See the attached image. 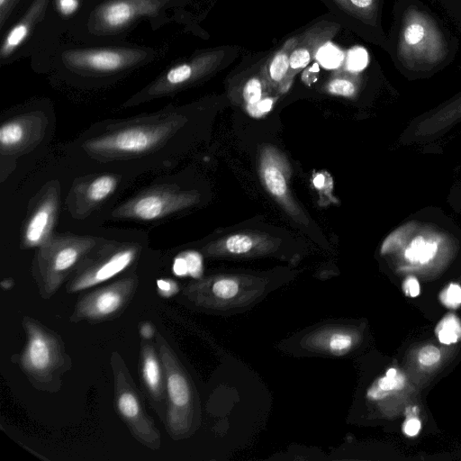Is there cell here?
<instances>
[{
    "label": "cell",
    "instance_id": "obj_1",
    "mask_svg": "<svg viewBox=\"0 0 461 461\" xmlns=\"http://www.w3.org/2000/svg\"><path fill=\"white\" fill-rule=\"evenodd\" d=\"M387 45L400 74L415 81L430 78L448 67L458 52L459 40L421 0H398Z\"/></svg>",
    "mask_w": 461,
    "mask_h": 461
},
{
    "label": "cell",
    "instance_id": "obj_2",
    "mask_svg": "<svg viewBox=\"0 0 461 461\" xmlns=\"http://www.w3.org/2000/svg\"><path fill=\"white\" fill-rule=\"evenodd\" d=\"M461 249V228L437 206L412 212L384 239L381 256H394L404 269H421Z\"/></svg>",
    "mask_w": 461,
    "mask_h": 461
},
{
    "label": "cell",
    "instance_id": "obj_3",
    "mask_svg": "<svg viewBox=\"0 0 461 461\" xmlns=\"http://www.w3.org/2000/svg\"><path fill=\"white\" fill-rule=\"evenodd\" d=\"M22 327L25 345L21 354L14 356L31 384L37 390L56 393L60 390L63 375L72 368V359L62 338L56 331L31 316H24Z\"/></svg>",
    "mask_w": 461,
    "mask_h": 461
},
{
    "label": "cell",
    "instance_id": "obj_4",
    "mask_svg": "<svg viewBox=\"0 0 461 461\" xmlns=\"http://www.w3.org/2000/svg\"><path fill=\"white\" fill-rule=\"evenodd\" d=\"M99 243L92 236L52 234L38 248L32 266L41 297L46 300L52 297Z\"/></svg>",
    "mask_w": 461,
    "mask_h": 461
},
{
    "label": "cell",
    "instance_id": "obj_5",
    "mask_svg": "<svg viewBox=\"0 0 461 461\" xmlns=\"http://www.w3.org/2000/svg\"><path fill=\"white\" fill-rule=\"evenodd\" d=\"M180 115H158L124 124L85 143L87 152L106 158L141 155L161 146L183 124Z\"/></svg>",
    "mask_w": 461,
    "mask_h": 461
},
{
    "label": "cell",
    "instance_id": "obj_6",
    "mask_svg": "<svg viewBox=\"0 0 461 461\" xmlns=\"http://www.w3.org/2000/svg\"><path fill=\"white\" fill-rule=\"evenodd\" d=\"M110 365L113 375L116 411L137 441L151 450L159 449L160 432L147 412L143 396L136 387L123 358L117 351L112 353Z\"/></svg>",
    "mask_w": 461,
    "mask_h": 461
},
{
    "label": "cell",
    "instance_id": "obj_7",
    "mask_svg": "<svg viewBox=\"0 0 461 461\" xmlns=\"http://www.w3.org/2000/svg\"><path fill=\"white\" fill-rule=\"evenodd\" d=\"M163 366L167 408L165 428L174 440L184 438L194 424V393L191 382L174 350L161 333L155 336Z\"/></svg>",
    "mask_w": 461,
    "mask_h": 461
},
{
    "label": "cell",
    "instance_id": "obj_8",
    "mask_svg": "<svg viewBox=\"0 0 461 461\" xmlns=\"http://www.w3.org/2000/svg\"><path fill=\"white\" fill-rule=\"evenodd\" d=\"M140 249L136 243L100 242L84 258L68 280L66 292L76 294L112 279L137 260Z\"/></svg>",
    "mask_w": 461,
    "mask_h": 461
},
{
    "label": "cell",
    "instance_id": "obj_9",
    "mask_svg": "<svg viewBox=\"0 0 461 461\" xmlns=\"http://www.w3.org/2000/svg\"><path fill=\"white\" fill-rule=\"evenodd\" d=\"M139 283V276L131 273L81 295L70 321L100 323L120 317L136 294Z\"/></svg>",
    "mask_w": 461,
    "mask_h": 461
},
{
    "label": "cell",
    "instance_id": "obj_10",
    "mask_svg": "<svg viewBox=\"0 0 461 461\" xmlns=\"http://www.w3.org/2000/svg\"><path fill=\"white\" fill-rule=\"evenodd\" d=\"M198 202L194 192L172 185H157L118 206L113 215L120 219L154 221L182 211Z\"/></svg>",
    "mask_w": 461,
    "mask_h": 461
},
{
    "label": "cell",
    "instance_id": "obj_11",
    "mask_svg": "<svg viewBox=\"0 0 461 461\" xmlns=\"http://www.w3.org/2000/svg\"><path fill=\"white\" fill-rule=\"evenodd\" d=\"M461 122V90L410 121L400 134V146H425L446 136Z\"/></svg>",
    "mask_w": 461,
    "mask_h": 461
},
{
    "label": "cell",
    "instance_id": "obj_12",
    "mask_svg": "<svg viewBox=\"0 0 461 461\" xmlns=\"http://www.w3.org/2000/svg\"><path fill=\"white\" fill-rule=\"evenodd\" d=\"M59 187L49 184L32 204L22 232L24 249L39 248L52 235L59 209Z\"/></svg>",
    "mask_w": 461,
    "mask_h": 461
},
{
    "label": "cell",
    "instance_id": "obj_13",
    "mask_svg": "<svg viewBox=\"0 0 461 461\" xmlns=\"http://www.w3.org/2000/svg\"><path fill=\"white\" fill-rule=\"evenodd\" d=\"M259 173L265 188L284 209L299 221L304 220L290 192L291 167L285 155L274 147L264 148L260 154Z\"/></svg>",
    "mask_w": 461,
    "mask_h": 461
},
{
    "label": "cell",
    "instance_id": "obj_14",
    "mask_svg": "<svg viewBox=\"0 0 461 461\" xmlns=\"http://www.w3.org/2000/svg\"><path fill=\"white\" fill-rule=\"evenodd\" d=\"M140 374L145 394L164 423L167 408L165 373L157 346L144 339L140 342Z\"/></svg>",
    "mask_w": 461,
    "mask_h": 461
},
{
    "label": "cell",
    "instance_id": "obj_15",
    "mask_svg": "<svg viewBox=\"0 0 461 461\" xmlns=\"http://www.w3.org/2000/svg\"><path fill=\"white\" fill-rule=\"evenodd\" d=\"M339 27L338 23L323 21L301 34L291 53L289 70L284 82L291 81L297 72L309 65L319 50L335 36Z\"/></svg>",
    "mask_w": 461,
    "mask_h": 461
},
{
    "label": "cell",
    "instance_id": "obj_16",
    "mask_svg": "<svg viewBox=\"0 0 461 461\" xmlns=\"http://www.w3.org/2000/svg\"><path fill=\"white\" fill-rule=\"evenodd\" d=\"M115 176L104 174L76 185L70 197L73 211L79 216H86L97 205L106 200L116 189Z\"/></svg>",
    "mask_w": 461,
    "mask_h": 461
},
{
    "label": "cell",
    "instance_id": "obj_17",
    "mask_svg": "<svg viewBox=\"0 0 461 461\" xmlns=\"http://www.w3.org/2000/svg\"><path fill=\"white\" fill-rule=\"evenodd\" d=\"M41 119L34 115H21L6 121L0 128V148L2 151L14 152L29 145L37 136Z\"/></svg>",
    "mask_w": 461,
    "mask_h": 461
},
{
    "label": "cell",
    "instance_id": "obj_18",
    "mask_svg": "<svg viewBox=\"0 0 461 461\" xmlns=\"http://www.w3.org/2000/svg\"><path fill=\"white\" fill-rule=\"evenodd\" d=\"M348 14L372 30H380L383 0H333Z\"/></svg>",
    "mask_w": 461,
    "mask_h": 461
},
{
    "label": "cell",
    "instance_id": "obj_19",
    "mask_svg": "<svg viewBox=\"0 0 461 461\" xmlns=\"http://www.w3.org/2000/svg\"><path fill=\"white\" fill-rule=\"evenodd\" d=\"M267 238L268 237L263 234L235 233L210 245L208 251H224L232 255L248 254L267 242Z\"/></svg>",
    "mask_w": 461,
    "mask_h": 461
},
{
    "label": "cell",
    "instance_id": "obj_20",
    "mask_svg": "<svg viewBox=\"0 0 461 461\" xmlns=\"http://www.w3.org/2000/svg\"><path fill=\"white\" fill-rule=\"evenodd\" d=\"M299 41V36L288 39L267 63V77L274 85L282 84L288 73L290 56Z\"/></svg>",
    "mask_w": 461,
    "mask_h": 461
},
{
    "label": "cell",
    "instance_id": "obj_21",
    "mask_svg": "<svg viewBox=\"0 0 461 461\" xmlns=\"http://www.w3.org/2000/svg\"><path fill=\"white\" fill-rule=\"evenodd\" d=\"M360 85L359 72L338 69L326 83L325 89L331 95L353 98L357 95Z\"/></svg>",
    "mask_w": 461,
    "mask_h": 461
},
{
    "label": "cell",
    "instance_id": "obj_22",
    "mask_svg": "<svg viewBox=\"0 0 461 461\" xmlns=\"http://www.w3.org/2000/svg\"><path fill=\"white\" fill-rule=\"evenodd\" d=\"M172 270L180 277L200 278L203 272V257L194 250L183 251L174 258Z\"/></svg>",
    "mask_w": 461,
    "mask_h": 461
},
{
    "label": "cell",
    "instance_id": "obj_23",
    "mask_svg": "<svg viewBox=\"0 0 461 461\" xmlns=\"http://www.w3.org/2000/svg\"><path fill=\"white\" fill-rule=\"evenodd\" d=\"M461 35V0H421Z\"/></svg>",
    "mask_w": 461,
    "mask_h": 461
},
{
    "label": "cell",
    "instance_id": "obj_24",
    "mask_svg": "<svg viewBox=\"0 0 461 461\" xmlns=\"http://www.w3.org/2000/svg\"><path fill=\"white\" fill-rule=\"evenodd\" d=\"M435 334L438 341L445 345H451L461 340V321L454 314L446 315L438 323Z\"/></svg>",
    "mask_w": 461,
    "mask_h": 461
},
{
    "label": "cell",
    "instance_id": "obj_25",
    "mask_svg": "<svg viewBox=\"0 0 461 461\" xmlns=\"http://www.w3.org/2000/svg\"><path fill=\"white\" fill-rule=\"evenodd\" d=\"M85 59L88 66L100 70H113L122 64V57L113 51L91 53Z\"/></svg>",
    "mask_w": 461,
    "mask_h": 461
},
{
    "label": "cell",
    "instance_id": "obj_26",
    "mask_svg": "<svg viewBox=\"0 0 461 461\" xmlns=\"http://www.w3.org/2000/svg\"><path fill=\"white\" fill-rule=\"evenodd\" d=\"M405 379L402 374L397 373L394 376L384 375L381 377L375 388H372L368 396L372 399H381L388 392L400 390L404 386Z\"/></svg>",
    "mask_w": 461,
    "mask_h": 461
},
{
    "label": "cell",
    "instance_id": "obj_27",
    "mask_svg": "<svg viewBox=\"0 0 461 461\" xmlns=\"http://www.w3.org/2000/svg\"><path fill=\"white\" fill-rule=\"evenodd\" d=\"M131 6L124 3H115L106 8L104 14L105 21L113 26L124 23L131 16Z\"/></svg>",
    "mask_w": 461,
    "mask_h": 461
},
{
    "label": "cell",
    "instance_id": "obj_28",
    "mask_svg": "<svg viewBox=\"0 0 461 461\" xmlns=\"http://www.w3.org/2000/svg\"><path fill=\"white\" fill-rule=\"evenodd\" d=\"M368 54L366 50L361 47H355L348 50L346 57V69L361 72L368 64Z\"/></svg>",
    "mask_w": 461,
    "mask_h": 461
},
{
    "label": "cell",
    "instance_id": "obj_29",
    "mask_svg": "<svg viewBox=\"0 0 461 461\" xmlns=\"http://www.w3.org/2000/svg\"><path fill=\"white\" fill-rule=\"evenodd\" d=\"M263 83L258 77H250L244 85L242 96L247 104H253L262 99Z\"/></svg>",
    "mask_w": 461,
    "mask_h": 461
},
{
    "label": "cell",
    "instance_id": "obj_30",
    "mask_svg": "<svg viewBox=\"0 0 461 461\" xmlns=\"http://www.w3.org/2000/svg\"><path fill=\"white\" fill-rule=\"evenodd\" d=\"M212 292L218 298L230 299L238 294L239 284L231 278L219 279L212 285Z\"/></svg>",
    "mask_w": 461,
    "mask_h": 461
},
{
    "label": "cell",
    "instance_id": "obj_31",
    "mask_svg": "<svg viewBox=\"0 0 461 461\" xmlns=\"http://www.w3.org/2000/svg\"><path fill=\"white\" fill-rule=\"evenodd\" d=\"M443 305L449 309H456L461 305V286L456 283H450L438 295Z\"/></svg>",
    "mask_w": 461,
    "mask_h": 461
},
{
    "label": "cell",
    "instance_id": "obj_32",
    "mask_svg": "<svg viewBox=\"0 0 461 461\" xmlns=\"http://www.w3.org/2000/svg\"><path fill=\"white\" fill-rule=\"evenodd\" d=\"M316 57L325 68H332L339 64L342 54L336 47L325 44Z\"/></svg>",
    "mask_w": 461,
    "mask_h": 461
},
{
    "label": "cell",
    "instance_id": "obj_33",
    "mask_svg": "<svg viewBox=\"0 0 461 461\" xmlns=\"http://www.w3.org/2000/svg\"><path fill=\"white\" fill-rule=\"evenodd\" d=\"M352 343L353 339L349 334L335 333L329 340V348L336 353L346 352L350 348Z\"/></svg>",
    "mask_w": 461,
    "mask_h": 461
},
{
    "label": "cell",
    "instance_id": "obj_34",
    "mask_svg": "<svg viewBox=\"0 0 461 461\" xmlns=\"http://www.w3.org/2000/svg\"><path fill=\"white\" fill-rule=\"evenodd\" d=\"M441 358L440 350L432 345L421 348L418 353L419 362L425 366H430L438 363Z\"/></svg>",
    "mask_w": 461,
    "mask_h": 461
},
{
    "label": "cell",
    "instance_id": "obj_35",
    "mask_svg": "<svg viewBox=\"0 0 461 461\" xmlns=\"http://www.w3.org/2000/svg\"><path fill=\"white\" fill-rule=\"evenodd\" d=\"M192 75V67L185 64L171 69L167 75V80L171 85H178L189 80Z\"/></svg>",
    "mask_w": 461,
    "mask_h": 461
},
{
    "label": "cell",
    "instance_id": "obj_36",
    "mask_svg": "<svg viewBox=\"0 0 461 461\" xmlns=\"http://www.w3.org/2000/svg\"><path fill=\"white\" fill-rule=\"evenodd\" d=\"M274 99L270 97L262 98L253 104H247L249 114L255 118H260L269 113L273 107Z\"/></svg>",
    "mask_w": 461,
    "mask_h": 461
},
{
    "label": "cell",
    "instance_id": "obj_37",
    "mask_svg": "<svg viewBox=\"0 0 461 461\" xmlns=\"http://www.w3.org/2000/svg\"><path fill=\"white\" fill-rule=\"evenodd\" d=\"M447 203L455 212L461 214V178L450 187L447 195Z\"/></svg>",
    "mask_w": 461,
    "mask_h": 461
},
{
    "label": "cell",
    "instance_id": "obj_38",
    "mask_svg": "<svg viewBox=\"0 0 461 461\" xmlns=\"http://www.w3.org/2000/svg\"><path fill=\"white\" fill-rule=\"evenodd\" d=\"M158 293L163 297H171L179 291L178 285L170 278L157 280Z\"/></svg>",
    "mask_w": 461,
    "mask_h": 461
},
{
    "label": "cell",
    "instance_id": "obj_39",
    "mask_svg": "<svg viewBox=\"0 0 461 461\" xmlns=\"http://www.w3.org/2000/svg\"><path fill=\"white\" fill-rule=\"evenodd\" d=\"M402 291L407 296H418L420 292V286L418 279L413 276H407L402 283Z\"/></svg>",
    "mask_w": 461,
    "mask_h": 461
},
{
    "label": "cell",
    "instance_id": "obj_40",
    "mask_svg": "<svg viewBox=\"0 0 461 461\" xmlns=\"http://www.w3.org/2000/svg\"><path fill=\"white\" fill-rule=\"evenodd\" d=\"M27 28L26 26L20 24L14 27L12 32L9 33L7 37V44L9 46H16L18 45L26 36Z\"/></svg>",
    "mask_w": 461,
    "mask_h": 461
},
{
    "label": "cell",
    "instance_id": "obj_41",
    "mask_svg": "<svg viewBox=\"0 0 461 461\" xmlns=\"http://www.w3.org/2000/svg\"><path fill=\"white\" fill-rule=\"evenodd\" d=\"M421 428V423L418 419L411 418L407 420L402 427L405 435L414 437L419 434Z\"/></svg>",
    "mask_w": 461,
    "mask_h": 461
},
{
    "label": "cell",
    "instance_id": "obj_42",
    "mask_svg": "<svg viewBox=\"0 0 461 461\" xmlns=\"http://www.w3.org/2000/svg\"><path fill=\"white\" fill-rule=\"evenodd\" d=\"M156 330L152 323L145 321L140 326V334L142 339L151 340L156 336Z\"/></svg>",
    "mask_w": 461,
    "mask_h": 461
},
{
    "label": "cell",
    "instance_id": "obj_43",
    "mask_svg": "<svg viewBox=\"0 0 461 461\" xmlns=\"http://www.w3.org/2000/svg\"><path fill=\"white\" fill-rule=\"evenodd\" d=\"M318 68L316 66L307 68L303 74L304 83L310 85L316 81L318 76Z\"/></svg>",
    "mask_w": 461,
    "mask_h": 461
},
{
    "label": "cell",
    "instance_id": "obj_44",
    "mask_svg": "<svg viewBox=\"0 0 461 461\" xmlns=\"http://www.w3.org/2000/svg\"><path fill=\"white\" fill-rule=\"evenodd\" d=\"M59 6L63 14H68L77 9V2L76 0H59Z\"/></svg>",
    "mask_w": 461,
    "mask_h": 461
},
{
    "label": "cell",
    "instance_id": "obj_45",
    "mask_svg": "<svg viewBox=\"0 0 461 461\" xmlns=\"http://www.w3.org/2000/svg\"><path fill=\"white\" fill-rule=\"evenodd\" d=\"M325 184V177L319 174L317 175L313 179V185L316 188L321 189L324 186Z\"/></svg>",
    "mask_w": 461,
    "mask_h": 461
},
{
    "label": "cell",
    "instance_id": "obj_46",
    "mask_svg": "<svg viewBox=\"0 0 461 461\" xmlns=\"http://www.w3.org/2000/svg\"><path fill=\"white\" fill-rule=\"evenodd\" d=\"M14 281L10 278L4 279L1 281V287L3 290H9L13 287Z\"/></svg>",
    "mask_w": 461,
    "mask_h": 461
},
{
    "label": "cell",
    "instance_id": "obj_47",
    "mask_svg": "<svg viewBox=\"0 0 461 461\" xmlns=\"http://www.w3.org/2000/svg\"><path fill=\"white\" fill-rule=\"evenodd\" d=\"M5 0H0V5H3Z\"/></svg>",
    "mask_w": 461,
    "mask_h": 461
}]
</instances>
